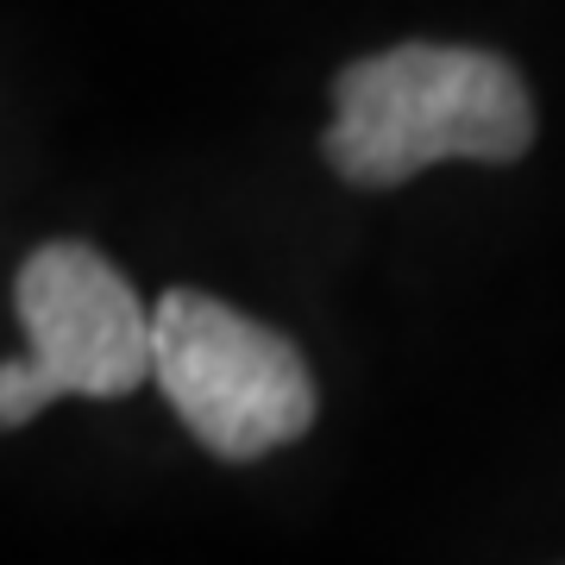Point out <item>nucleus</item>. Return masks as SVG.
I'll return each instance as SVG.
<instances>
[{"mask_svg":"<svg viewBox=\"0 0 565 565\" xmlns=\"http://www.w3.org/2000/svg\"><path fill=\"white\" fill-rule=\"evenodd\" d=\"M534 145V102L515 63L478 44H390L333 82L327 163L359 189H396L427 163H515Z\"/></svg>","mask_w":565,"mask_h":565,"instance_id":"obj_1","label":"nucleus"},{"mask_svg":"<svg viewBox=\"0 0 565 565\" xmlns=\"http://www.w3.org/2000/svg\"><path fill=\"white\" fill-rule=\"evenodd\" d=\"M13 308L32 352L0 364V422L25 427L57 396H132L158 377V308L139 302L126 270L82 239H51L20 264Z\"/></svg>","mask_w":565,"mask_h":565,"instance_id":"obj_2","label":"nucleus"},{"mask_svg":"<svg viewBox=\"0 0 565 565\" xmlns=\"http://www.w3.org/2000/svg\"><path fill=\"white\" fill-rule=\"evenodd\" d=\"M158 390L226 465H252L315 427V377L302 352L277 327L202 289H170L158 302Z\"/></svg>","mask_w":565,"mask_h":565,"instance_id":"obj_3","label":"nucleus"}]
</instances>
